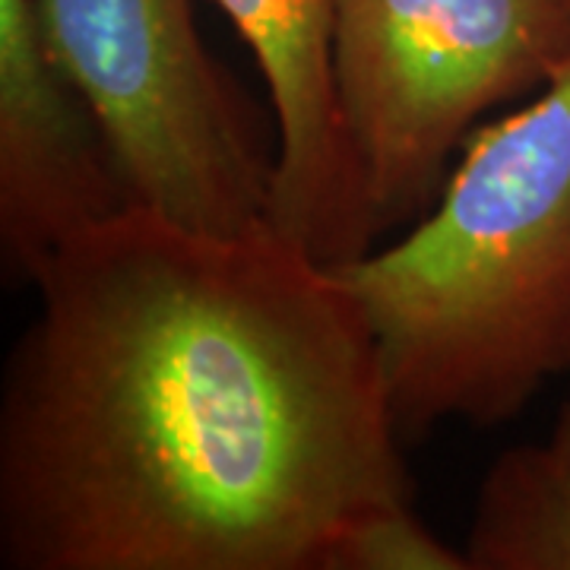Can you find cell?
<instances>
[{"label": "cell", "mask_w": 570, "mask_h": 570, "mask_svg": "<svg viewBox=\"0 0 570 570\" xmlns=\"http://www.w3.org/2000/svg\"><path fill=\"white\" fill-rule=\"evenodd\" d=\"M403 438L501 425L570 371V63L463 142L406 235L333 266Z\"/></svg>", "instance_id": "7a4b0ae2"}, {"label": "cell", "mask_w": 570, "mask_h": 570, "mask_svg": "<svg viewBox=\"0 0 570 570\" xmlns=\"http://www.w3.org/2000/svg\"><path fill=\"white\" fill-rule=\"evenodd\" d=\"M142 206L209 232L269 225L273 153L206 51L190 0H39Z\"/></svg>", "instance_id": "277c9868"}, {"label": "cell", "mask_w": 570, "mask_h": 570, "mask_svg": "<svg viewBox=\"0 0 570 570\" xmlns=\"http://www.w3.org/2000/svg\"><path fill=\"white\" fill-rule=\"evenodd\" d=\"M140 206L102 115L63 67L39 0H0V261L36 285L80 235Z\"/></svg>", "instance_id": "5b68a950"}, {"label": "cell", "mask_w": 570, "mask_h": 570, "mask_svg": "<svg viewBox=\"0 0 570 570\" xmlns=\"http://www.w3.org/2000/svg\"><path fill=\"white\" fill-rule=\"evenodd\" d=\"M321 570H472L466 551L441 542L409 498L358 510L326 546Z\"/></svg>", "instance_id": "ba28073f"}, {"label": "cell", "mask_w": 570, "mask_h": 570, "mask_svg": "<svg viewBox=\"0 0 570 570\" xmlns=\"http://www.w3.org/2000/svg\"><path fill=\"white\" fill-rule=\"evenodd\" d=\"M570 63V0H340L336 86L377 228L434 204L479 118Z\"/></svg>", "instance_id": "3957f363"}, {"label": "cell", "mask_w": 570, "mask_h": 570, "mask_svg": "<svg viewBox=\"0 0 570 570\" xmlns=\"http://www.w3.org/2000/svg\"><path fill=\"white\" fill-rule=\"evenodd\" d=\"M0 387L7 570H321L409 498L358 307L307 247L149 206L36 279Z\"/></svg>", "instance_id": "6da1fadb"}, {"label": "cell", "mask_w": 570, "mask_h": 570, "mask_svg": "<svg viewBox=\"0 0 570 570\" xmlns=\"http://www.w3.org/2000/svg\"><path fill=\"white\" fill-rule=\"evenodd\" d=\"M245 39L276 121L269 225L326 266L381 235L336 86L340 0H213Z\"/></svg>", "instance_id": "8992f818"}, {"label": "cell", "mask_w": 570, "mask_h": 570, "mask_svg": "<svg viewBox=\"0 0 570 570\" xmlns=\"http://www.w3.org/2000/svg\"><path fill=\"white\" fill-rule=\"evenodd\" d=\"M463 551L472 570H570V371L549 438L485 472Z\"/></svg>", "instance_id": "52a82bcc"}]
</instances>
